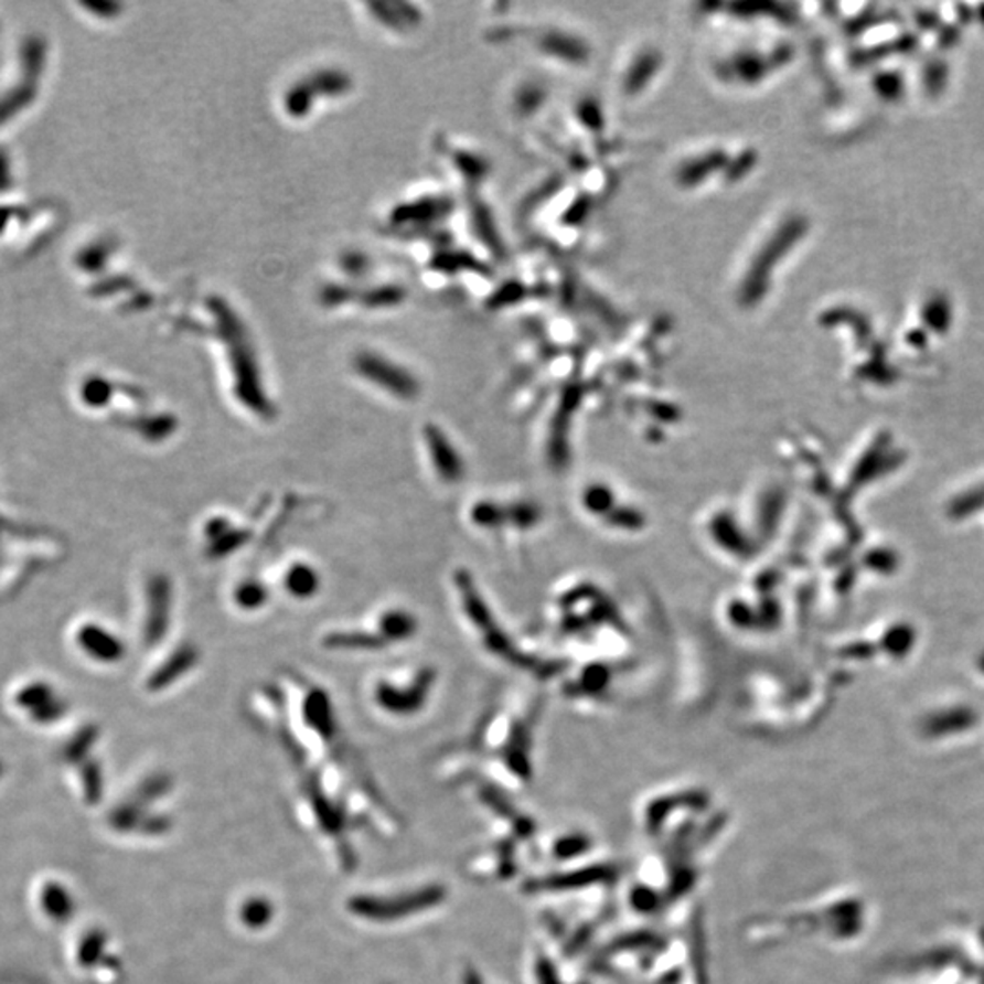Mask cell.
I'll return each mask as SVG.
<instances>
[{
	"instance_id": "cell-11",
	"label": "cell",
	"mask_w": 984,
	"mask_h": 984,
	"mask_svg": "<svg viewBox=\"0 0 984 984\" xmlns=\"http://www.w3.org/2000/svg\"><path fill=\"white\" fill-rule=\"evenodd\" d=\"M35 905L39 906L42 917L55 924H64L74 916V896L69 894L68 886L57 879H44L35 890Z\"/></svg>"
},
{
	"instance_id": "cell-1",
	"label": "cell",
	"mask_w": 984,
	"mask_h": 984,
	"mask_svg": "<svg viewBox=\"0 0 984 984\" xmlns=\"http://www.w3.org/2000/svg\"><path fill=\"white\" fill-rule=\"evenodd\" d=\"M478 804L488 815L485 837L469 857V874L483 883H509L531 869L536 857L538 826L531 815L522 812L513 796L483 788ZM533 871V869H531Z\"/></svg>"
},
{
	"instance_id": "cell-15",
	"label": "cell",
	"mask_w": 984,
	"mask_h": 984,
	"mask_svg": "<svg viewBox=\"0 0 984 984\" xmlns=\"http://www.w3.org/2000/svg\"><path fill=\"white\" fill-rule=\"evenodd\" d=\"M237 922L245 930L259 932L270 927L276 917V906L270 899L263 896L245 897L236 908Z\"/></svg>"
},
{
	"instance_id": "cell-8",
	"label": "cell",
	"mask_w": 984,
	"mask_h": 984,
	"mask_svg": "<svg viewBox=\"0 0 984 984\" xmlns=\"http://www.w3.org/2000/svg\"><path fill=\"white\" fill-rule=\"evenodd\" d=\"M201 653L192 642H184L178 645L175 650L159 662L156 670L150 671V675L145 681V687L148 693H163L173 684H178L181 678L189 676L192 671L200 665Z\"/></svg>"
},
{
	"instance_id": "cell-2",
	"label": "cell",
	"mask_w": 984,
	"mask_h": 984,
	"mask_svg": "<svg viewBox=\"0 0 984 984\" xmlns=\"http://www.w3.org/2000/svg\"><path fill=\"white\" fill-rule=\"evenodd\" d=\"M446 886L438 883L427 885L407 886V888H391L374 894H360L349 899V913L360 921L376 924V927H393L399 922L413 921L410 917L432 913L436 908L447 902Z\"/></svg>"
},
{
	"instance_id": "cell-7",
	"label": "cell",
	"mask_w": 984,
	"mask_h": 984,
	"mask_svg": "<svg viewBox=\"0 0 984 984\" xmlns=\"http://www.w3.org/2000/svg\"><path fill=\"white\" fill-rule=\"evenodd\" d=\"M424 443L436 477L447 485L460 483L466 474V461L456 451L449 436L436 425H427L424 429Z\"/></svg>"
},
{
	"instance_id": "cell-3",
	"label": "cell",
	"mask_w": 984,
	"mask_h": 984,
	"mask_svg": "<svg viewBox=\"0 0 984 984\" xmlns=\"http://www.w3.org/2000/svg\"><path fill=\"white\" fill-rule=\"evenodd\" d=\"M6 704L17 717L30 726L47 728L68 715V704L58 695L53 682L42 676H30L11 684Z\"/></svg>"
},
{
	"instance_id": "cell-9",
	"label": "cell",
	"mask_w": 984,
	"mask_h": 984,
	"mask_svg": "<svg viewBox=\"0 0 984 984\" xmlns=\"http://www.w3.org/2000/svg\"><path fill=\"white\" fill-rule=\"evenodd\" d=\"M357 371L368 382L387 391L399 399H413L418 396V382L409 372L396 367L394 363L385 362L376 356H365L357 362Z\"/></svg>"
},
{
	"instance_id": "cell-12",
	"label": "cell",
	"mask_w": 984,
	"mask_h": 984,
	"mask_svg": "<svg viewBox=\"0 0 984 984\" xmlns=\"http://www.w3.org/2000/svg\"><path fill=\"white\" fill-rule=\"evenodd\" d=\"M377 634L388 645L405 644L418 634V617L405 608H388L376 620Z\"/></svg>"
},
{
	"instance_id": "cell-6",
	"label": "cell",
	"mask_w": 984,
	"mask_h": 984,
	"mask_svg": "<svg viewBox=\"0 0 984 984\" xmlns=\"http://www.w3.org/2000/svg\"><path fill=\"white\" fill-rule=\"evenodd\" d=\"M69 640L74 650L92 664L116 665L126 659L121 637L97 620H79L69 631Z\"/></svg>"
},
{
	"instance_id": "cell-13",
	"label": "cell",
	"mask_w": 984,
	"mask_h": 984,
	"mask_svg": "<svg viewBox=\"0 0 984 984\" xmlns=\"http://www.w3.org/2000/svg\"><path fill=\"white\" fill-rule=\"evenodd\" d=\"M323 648L330 651H346V653H367V651H382L387 648L376 629H340L330 631L323 637Z\"/></svg>"
},
{
	"instance_id": "cell-10",
	"label": "cell",
	"mask_w": 984,
	"mask_h": 984,
	"mask_svg": "<svg viewBox=\"0 0 984 984\" xmlns=\"http://www.w3.org/2000/svg\"><path fill=\"white\" fill-rule=\"evenodd\" d=\"M250 539V531L232 524L225 516H212L205 524L206 553L210 558H225L234 550L245 547Z\"/></svg>"
},
{
	"instance_id": "cell-4",
	"label": "cell",
	"mask_w": 984,
	"mask_h": 984,
	"mask_svg": "<svg viewBox=\"0 0 984 984\" xmlns=\"http://www.w3.org/2000/svg\"><path fill=\"white\" fill-rule=\"evenodd\" d=\"M435 684L436 671L425 665L407 681H387V678L377 681L372 698L377 709L388 717H416L429 704Z\"/></svg>"
},
{
	"instance_id": "cell-16",
	"label": "cell",
	"mask_w": 984,
	"mask_h": 984,
	"mask_svg": "<svg viewBox=\"0 0 984 984\" xmlns=\"http://www.w3.org/2000/svg\"><path fill=\"white\" fill-rule=\"evenodd\" d=\"M232 600L236 603L237 609H242L245 613H252V611H259V609L267 606L268 600H270V591H268V587L263 581L256 580V578H248V580L239 581L234 587Z\"/></svg>"
},
{
	"instance_id": "cell-14",
	"label": "cell",
	"mask_w": 984,
	"mask_h": 984,
	"mask_svg": "<svg viewBox=\"0 0 984 984\" xmlns=\"http://www.w3.org/2000/svg\"><path fill=\"white\" fill-rule=\"evenodd\" d=\"M285 592L293 600H310L314 598L321 589V576L314 566H310L307 561H292L284 571Z\"/></svg>"
},
{
	"instance_id": "cell-5",
	"label": "cell",
	"mask_w": 984,
	"mask_h": 984,
	"mask_svg": "<svg viewBox=\"0 0 984 984\" xmlns=\"http://www.w3.org/2000/svg\"><path fill=\"white\" fill-rule=\"evenodd\" d=\"M173 614V584L164 573H153L142 589L141 640L147 648L163 642Z\"/></svg>"
}]
</instances>
